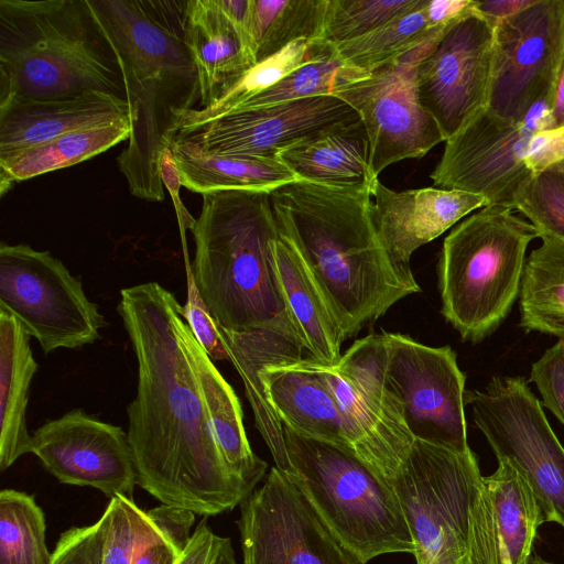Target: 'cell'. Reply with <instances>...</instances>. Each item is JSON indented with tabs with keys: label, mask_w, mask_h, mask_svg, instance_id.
<instances>
[{
	"label": "cell",
	"mask_w": 564,
	"mask_h": 564,
	"mask_svg": "<svg viewBox=\"0 0 564 564\" xmlns=\"http://www.w3.org/2000/svg\"><path fill=\"white\" fill-rule=\"evenodd\" d=\"M138 365L127 408L137 485L162 505L209 517L252 491L226 465L178 334L182 305L158 282L122 289L117 306Z\"/></svg>",
	"instance_id": "6da1fadb"
},
{
	"label": "cell",
	"mask_w": 564,
	"mask_h": 564,
	"mask_svg": "<svg viewBox=\"0 0 564 564\" xmlns=\"http://www.w3.org/2000/svg\"><path fill=\"white\" fill-rule=\"evenodd\" d=\"M270 197L279 232L304 261L344 340L421 292L411 267L395 262L379 239L371 189L297 180Z\"/></svg>",
	"instance_id": "7a4b0ae2"
},
{
	"label": "cell",
	"mask_w": 564,
	"mask_h": 564,
	"mask_svg": "<svg viewBox=\"0 0 564 564\" xmlns=\"http://www.w3.org/2000/svg\"><path fill=\"white\" fill-rule=\"evenodd\" d=\"M187 0H88L123 75L131 132L117 156L132 196L163 202L160 161L181 113L199 105L196 65L185 34Z\"/></svg>",
	"instance_id": "3957f363"
},
{
	"label": "cell",
	"mask_w": 564,
	"mask_h": 564,
	"mask_svg": "<svg viewBox=\"0 0 564 564\" xmlns=\"http://www.w3.org/2000/svg\"><path fill=\"white\" fill-rule=\"evenodd\" d=\"M202 196L189 230L195 242L192 269L216 324L234 332L268 329L302 345L274 264L279 228L270 193L228 189Z\"/></svg>",
	"instance_id": "277c9868"
},
{
	"label": "cell",
	"mask_w": 564,
	"mask_h": 564,
	"mask_svg": "<svg viewBox=\"0 0 564 564\" xmlns=\"http://www.w3.org/2000/svg\"><path fill=\"white\" fill-rule=\"evenodd\" d=\"M126 99L117 53L88 0H0V101Z\"/></svg>",
	"instance_id": "5b68a950"
},
{
	"label": "cell",
	"mask_w": 564,
	"mask_h": 564,
	"mask_svg": "<svg viewBox=\"0 0 564 564\" xmlns=\"http://www.w3.org/2000/svg\"><path fill=\"white\" fill-rule=\"evenodd\" d=\"M421 564H498L491 501L478 459L415 440L390 481Z\"/></svg>",
	"instance_id": "8992f818"
},
{
	"label": "cell",
	"mask_w": 564,
	"mask_h": 564,
	"mask_svg": "<svg viewBox=\"0 0 564 564\" xmlns=\"http://www.w3.org/2000/svg\"><path fill=\"white\" fill-rule=\"evenodd\" d=\"M292 471L340 549L354 564L389 553L415 552L393 488L356 454L283 425Z\"/></svg>",
	"instance_id": "52a82bcc"
},
{
	"label": "cell",
	"mask_w": 564,
	"mask_h": 564,
	"mask_svg": "<svg viewBox=\"0 0 564 564\" xmlns=\"http://www.w3.org/2000/svg\"><path fill=\"white\" fill-rule=\"evenodd\" d=\"M512 210L482 207L444 239L442 314L463 340L479 343L495 332L519 295L527 248L539 235Z\"/></svg>",
	"instance_id": "ba28073f"
},
{
	"label": "cell",
	"mask_w": 564,
	"mask_h": 564,
	"mask_svg": "<svg viewBox=\"0 0 564 564\" xmlns=\"http://www.w3.org/2000/svg\"><path fill=\"white\" fill-rule=\"evenodd\" d=\"M551 97L538 101L520 122L482 109L445 141L430 174L433 184L513 209L514 196L528 180L564 160V128L555 126Z\"/></svg>",
	"instance_id": "9c48e42d"
},
{
	"label": "cell",
	"mask_w": 564,
	"mask_h": 564,
	"mask_svg": "<svg viewBox=\"0 0 564 564\" xmlns=\"http://www.w3.org/2000/svg\"><path fill=\"white\" fill-rule=\"evenodd\" d=\"M465 403L498 462L525 479L545 522L564 527V447L527 381L494 376L482 389L466 391Z\"/></svg>",
	"instance_id": "30bf717a"
},
{
	"label": "cell",
	"mask_w": 564,
	"mask_h": 564,
	"mask_svg": "<svg viewBox=\"0 0 564 564\" xmlns=\"http://www.w3.org/2000/svg\"><path fill=\"white\" fill-rule=\"evenodd\" d=\"M0 310L12 314L45 354L95 343L107 326L79 279L50 251L0 243Z\"/></svg>",
	"instance_id": "8fae6325"
},
{
	"label": "cell",
	"mask_w": 564,
	"mask_h": 564,
	"mask_svg": "<svg viewBox=\"0 0 564 564\" xmlns=\"http://www.w3.org/2000/svg\"><path fill=\"white\" fill-rule=\"evenodd\" d=\"M384 335L356 340L334 366L319 369L330 387L355 454L388 484L415 441L384 384Z\"/></svg>",
	"instance_id": "7c38bea8"
},
{
	"label": "cell",
	"mask_w": 564,
	"mask_h": 564,
	"mask_svg": "<svg viewBox=\"0 0 564 564\" xmlns=\"http://www.w3.org/2000/svg\"><path fill=\"white\" fill-rule=\"evenodd\" d=\"M384 384L400 403L414 440L458 453L469 451L465 375L449 346L431 347L383 333Z\"/></svg>",
	"instance_id": "4fadbf2b"
},
{
	"label": "cell",
	"mask_w": 564,
	"mask_h": 564,
	"mask_svg": "<svg viewBox=\"0 0 564 564\" xmlns=\"http://www.w3.org/2000/svg\"><path fill=\"white\" fill-rule=\"evenodd\" d=\"M564 55V0H535L494 26L486 109L520 122L552 94Z\"/></svg>",
	"instance_id": "5bb4252c"
},
{
	"label": "cell",
	"mask_w": 564,
	"mask_h": 564,
	"mask_svg": "<svg viewBox=\"0 0 564 564\" xmlns=\"http://www.w3.org/2000/svg\"><path fill=\"white\" fill-rule=\"evenodd\" d=\"M448 28L334 95L351 106L364 122L376 178L389 165L421 159L445 141L437 122L417 101L413 75L416 64Z\"/></svg>",
	"instance_id": "9a60e30c"
},
{
	"label": "cell",
	"mask_w": 564,
	"mask_h": 564,
	"mask_svg": "<svg viewBox=\"0 0 564 564\" xmlns=\"http://www.w3.org/2000/svg\"><path fill=\"white\" fill-rule=\"evenodd\" d=\"M239 508L242 564H354L299 486L275 466Z\"/></svg>",
	"instance_id": "2e32d148"
},
{
	"label": "cell",
	"mask_w": 564,
	"mask_h": 564,
	"mask_svg": "<svg viewBox=\"0 0 564 564\" xmlns=\"http://www.w3.org/2000/svg\"><path fill=\"white\" fill-rule=\"evenodd\" d=\"M494 26L475 8L451 25L415 66L417 101L437 122L445 141L486 108Z\"/></svg>",
	"instance_id": "e0dca14e"
},
{
	"label": "cell",
	"mask_w": 564,
	"mask_h": 564,
	"mask_svg": "<svg viewBox=\"0 0 564 564\" xmlns=\"http://www.w3.org/2000/svg\"><path fill=\"white\" fill-rule=\"evenodd\" d=\"M359 118L337 96H316L235 110L203 123L184 126L174 141L210 155L278 158L295 143Z\"/></svg>",
	"instance_id": "ac0fdd59"
},
{
	"label": "cell",
	"mask_w": 564,
	"mask_h": 564,
	"mask_svg": "<svg viewBox=\"0 0 564 564\" xmlns=\"http://www.w3.org/2000/svg\"><path fill=\"white\" fill-rule=\"evenodd\" d=\"M31 453L59 482L132 497L137 473L127 432L73 409L32 434Z\"/></svg>",
	"instance_id": "d6986e66"
},
{
	"label": "cell",
	"mask_w": 564,
	"mask_h": 564,
	"mask_svg": "<svg viewBox=\"0 0 564 564\" xmlns=\"http://www.w3.org/2000/svg\"><path fill=\"white\" fill-rule=\"evenodd\" d=\"M377 232L391 258L410 265L413 252L471 212L488 206L480 195L438 187L394 191L376 180L371 189Z\"/></svg>",
	"instance_id": "ffe728a7"
},
{
	"label": "cell",
	"mask_w": 564,
	"mask_h": 564,
	"mask_svg": "<svg viewBox=\"0 0 564 564\" xmlns=\"http://www.w3.org/2000/svg\"><path fill=\"white\" fill-rule=\"evenodd\" d=\"M130 121L127 100L101 91L75 98L0 101V160L65 133Z\"/></svg>",
	"instance_id": "44dd1931"
},
{
	"label": "cell",
	"mask_w": 564,
	"mask_h": 564,
	"mask_svg": "<svg viewBox=\"0 0 564 564\" xmlns=\"http://www.w3.org/2000/svg\"><path fill=\"white\" fill-rule=\"evenodd\" d=\"M185 34L200 89L199 108L214 105L256 59L218 0L186 1Z\"/></svg>",
	"instance_id": "7402d4cb"
},
{
	"label": "cell",
	"mask_w": 564,
	"mask_h": 564,
	"mask_svg": "<svg viewBox=\"0 0 564 564\" xmlns=\"http://www.w3.org/2000/svg\"><path fill=\"white\" fill-rule=\"evenodd\" d=\"M178 334L199 381L223 458L231 473L253 490L263 478L268 464L251 449L240 401L198 344L183 316L178 319Z\"/></svg>",
	"instance_id": "603a6c76"
},
{
	"label": "cell",
	"mask_w": 564,
	"mask_h": 564,
	"mask_svg": "<svg viewBox=\"0 0 564 564\" xmlns=\"http://www.w3.org/2000/svg\"><path fill=\"white\" fill-rule=\"evenodd\" d=\"M278 158L299 180L326 186L372 189L369 139L361 119L339 123L295 143Z\"/></svg>",
	"instance_id": "cb8c5ba5"
},
{
	"label": "cell",
	"mask_w": 564,
	"mask_h": 564,
	"mask_svg": "<svg viewBox=\"0 0 564 564\" xmlns=\"http://www.w3.org/2000/svg\"><path fill=\"white\" fill-rule=\"evenodd\" d=\"M273 259L288 312L310 357L325 366L341 358L344 337L325 297L292 243L279 232Z\"/></svg>",
	"instance_id": "d4e9b609"
},
{
	"label": "cell",
	"mask_w": 564,
	"mask_h": 564,
	"mask_svg": "<svg viewBox=\"0 0 564 564\" xmlns=\"http://www.w3.org/2000/svg\"><path fill=\"white\" fill-rule=\"evenodd\" d=\"M37 370L30 335L10 313L0 310V469L31 453L26 410Z\"/></svg>",
	"instance_id": "484cf974"
},
{
	"label": "cell",
	"mask_w": 564,
	"mask_h": 564,
	"mask_svg": "<svg viewBox=\"0 0 564 564\" xmlns=\"http://www.w3.org/2000/svg\"><path fill=\"white\" fill-rule=\"evenodd\" d=\"M171 150L182 185L202 195L228 189L270 193L299 180L279 158L210 155L180 141H173Z\"/></svg>",
	"instance_id": "4316f807"
},
{
	"label": "cell",
	"mask_w": 564,
	"mask_h": 564,
	"mask_svg": "<svg viewBox=\"0 0 564 564\" xmlns=\"http://www.w3.org/2000/svg\"><path fill=\"white\" fill-rule=\"evenodd\" d=\"M494 518L498 564H529L539 527L545 522L540 505L522 475L509 463L498 462L484 476Z\"/></svg>",
	"instance_id": "83f0119b"
},
{
	"label": "cell",
	"mask_w": 564,
	"mask_h": 564,
	"mask_svg": "<svg viewBox=\"0 0 564 564\" xmlns=\"http://www.w3.org/2000/svg\"><path fill=\"white\" fill-rule=\"evenodd\" d=\"M130 132V121L97 126L65 133L0 160V195L15 183L74 165L128 141Z\"/></svg>",
	"instance_id": "f1b7e54d"
},
{
	"label": "cell",
	"mask_w": 564,
	"mask_h": 564,
	"mask_svg": "<svg viewBox=\"0 0 564 564\" xmlns=\"http://www.w3.org/2000/svg\"><path fill=\"white\" fill-rule=\"evenodd\" d=\"M541 240L523 267L520 325L564 340V242L547 236Z\"/></svg>",
	"instance_id": "f546056e"
},
{
	"label": "cell",
	"mask_w": 564,
	"mask_h": 564,
	"mask_svg": "<svg viewBox=\"0 0 564 564\" xmlns=\"http://www.w3.org/2000/svg\"><path fill=\"white\" fill-rule=\"evenodd\" d=\"M327 0H249V39L256 63L299 40L323 39Z\"/></svg>",
	"instance_id": "4dcf8cb0"
},
{
	"label": "cell",
	"mask_w": 564,
	"mask_h": 564,
	"mask_svg": "<svg viewBox=\"0 0 564 564\" xmlns=\"http://www.w3.org/2000/svg\"><path fill=\"white\" fill-rule=\"evenodd\" d=\"M334 44L323 39L299 40L256 63L214 105L181 113L178 129L203 123L231 112L249 98L274 86L302 65L325 55ZM178 131V130H177Z\"/></svg>",
	"instance_id": "1f68e13d"
},
{
	"label": "cell",
	"mask_w": 564,
	"mask_h": 564,
	"mask_svg": "<svg viewBox=\"0 0 564 564\" xmlns=\"http://www.w3.org/2000/svg\"><path fill=\"white\" fill-rule=\"evenodd\" d=\"M217 326L229 361L242 379L246 395L253 411L256 426L269 447L275 467L290 474L292 467L288 456L283 424L269 404L258 375L259 350L254 329L234 332Z\"/></svg>",
	"instance_id": "d6a6232c"
},
{
	"label": "cell",
	"mask_w": 564,
	"mask_h": 564,
	"mask_svg": "<svg viewBox=\"0 0 564 564\" xmlns=\"http://www.w3.org/2000/svg\"><path fill=\"white\" fill-rule=\"evenodd\" d=\"M425 3L426 0L422 7L394 18L361 37L335 44L340 57L370 74L453 24L431 29L423 11Z\"/></svg>",
	"instance_id": "836d02e7"
},
{
	"label": "cell",
	"mask_w": 564,
	"mask_h": 564,
	"mask_svg": "<svg viewBox=\"0 0 564 564\" xmlns=\"http://www.w3.org/2000/svg\"><path fill=\"white\" fill-rule=\"evenodd\" d=\"M43 510L33 496L0 492V564H50Z\"/></svg>",
	"instance_id": "e575fe53"
},
{
	"label": "cell",
	"mask_w": 564,
	"mask_h": 564,
	"mask_svg": "<svg viewBox=\"0 0 564 564\" xmlns=\"http://www.w3.org/2000/svg\"><path fill=\"white\" fill-rule=\"evenodd\" d=\"M369 75V73L346 63L334 44L328 53L296 68L278 84L249 98L235 110L335 95L346 86Z\"/></svg>",
	"instance_id": "d590c367"
},
{
	"label": "cell",
	"mask_w": 564,
	"mask_h": 564,
	"mask_svg": "<svg viewBox=\"0 0 564 564\" xmlns=\"http://www.w3.org/2000/svg\"><path fill=\"white\" fill-rule=\"evenodd\" d=\"M425 0H327L323 40L333 44L361 37Z\"/></svg>",
	"instance_id": "8d00e7d4"
},
{
	"label": "cell",
	"mask_w": 564,
	"mask_h": 564,
	"mask_svg": "<svg viewBox=\"0 0 564 564\" xmlns=\"http://www.w3.org/2000/svg\"><path fill=\"white\" fill-rule=\"evenodd\" d=\"M513 209L538 231L564 242V172L550 167L528 180L517 192Z\"/></svg>",
	"instance_id": "74e56055"
},
{
	"label": "cell",
	"mask_w": 564,
	"mask_h": 564,
	"mask_svg": "<svg viewBox=\"0 0 564 564\" xmlns=\"http://www.w3.org/2000/svg\"><path fill=\"white\" fill-rule=\"evenodd\" d=\"M186 272V301L182 316L198 344L212 360H229L218 326L210 315L197 288L187 250H183Z\"/></svg>",
	"instance_id": "f35d334b"
},
{
	"label": "cell",
	"mask_w": 564,
	"mask_h": 564,
	"mask_svg": "<svg viewBox=\"0 0 564 564\" xmlns=\"http://www.w3.org/2000/svg\"><path fill=\"white\" fill-rule=\"evenodd\" d=\"M107 529L105 510L95 523L66 530L56 543L50 564H102Z\"/></svg>",
	"instance_id": "ab89813d"
},
{
	"label": "cell",
	"mask_w": 564,
	"mask_h": 564,
	"mask_svg": "<svg viewBox=\"0 0 564 564\" xmlns=\"http://www.w3.org/2000/svg\"><path fill=\"white\" fill-rule=\"evenodd\" d=\"M529 381L540 392L542 405L564 425V340L547 348L532 364Z\"/></svg>",
	"instance_id": "60d3db41"
},
{
	"label": "cell",
	"mask_w": 564,
	"mask_h": 564,
	"mask_svg": "<svg viewBox=\"0 0 564 564\" xmlns=\"http://www.w3.org/2000/svg\"><path fill=\"white\" fill-rule=\"evenodd\" d=\"M175 564H236L231 540L200 521Z\"/></svg>",
	"instance_id": "b9f144b4"
},
{
	"label": "cell",
	"mask_w": 564,
	"mask_h": 564,
	"mask_svg": "<svg viewBox=\"0 0 564 564\" xmlns=\"http://www.w3.org/2000/svg\"><path fill=\"white\" fill-rule=\"evenodd\" d=\"M160 174L163 186L167 189L175 208L182 246H187L185 232L187 229L191 230L196 218L188 213L180 198V188L183 185L171 149H166L161 156Z\"/></svg>",
	"instance_id": "7bdbcfd3"
},
{
	"label": "cell",
	"mask_w": 564,
	"mask_h": 564,
	"mask_svg": "<svg viewBox=\"0 0 564 564\" xmlns=\"http://www.w3.org/2000/svg\"><path fill=\"white\" fill-rule=\"evenodd\" d=\"M477 0H426L423 8L431 29L449 25L476 8Z\"/></svg>",
	"instance_id": "ee69618b"
},
{
	"label": "cell",
	"mask_w": 564,
	"mask_h": 564,
	"mask_svg": "<svg viewBox=\"0 0 564 564\" xmlns=\"http://www.w3.org/2000/svg\"><path fill=\"white\" fill-rule=\"evenodd\" d=\"M184 549L170 536L159 534L140 545L132 564H175Z\"/></svg>",
	"instance_id": "f6af8a7d"
},
{
	"label": "cell",
	"mask_w": 564,
	"mask_h": 564,
	"mask_svg": "<svg viewBox=\"0 0 564 564\" xmlns=\"http://www.w3.org/2000/svg\"><path fill=\"white\" fill-rule=\"evenodd\" d=\"M535 0H491L477 1L476 10L494 25L525 8L532 6Z\"/></svg>",
	"instance_id": "bcb514c9"
},
{
	"label": "cell",
	"mask_w": 564,
	"mask_h": 564,
	"mask_svg": "<svg viewBox=\"0 0 564 564\" xmlns=\"http://www.w3.org/2000/svg\"><path fill=\"white\" fill-rule=\"evenodd\" d=\"M551 108L556 128H564V55L552 91Z\"/></svg>",
	"instance_id": "7dc6e473"
},
{
	"label": "cell",
	"mask_w": 564,
	"mask_h": 564,
	"mask_svg": "<svg viewBox=\"0 0 564 564\" xmlns=\"http://www.w3.org/2000/svg\"><path fill=\"white\" fill-rule=\"evenodd\" d=\"M529 564H552V563L546 562L545 560H543L541 557H534V558L530 560Z\"/></svg>",
	"instance_id": "c3c4849f"
},
{
	"label": "cell",
	"mask_w": 564,
	"mask_h": 564,
	"mask_svg": "<svg viewBox=\"0 0 564 564\" xmlns=\"http://www.w3.org/2000/svg\"><path fill=\"white\" fill-rule=\"evenodd\" d=\"M554 167H556L560 171L564 172V160L562 162L557 163L556 165H554Z\"/></svg>",
	"instance_id": "681fc988"
}]
</instances>
